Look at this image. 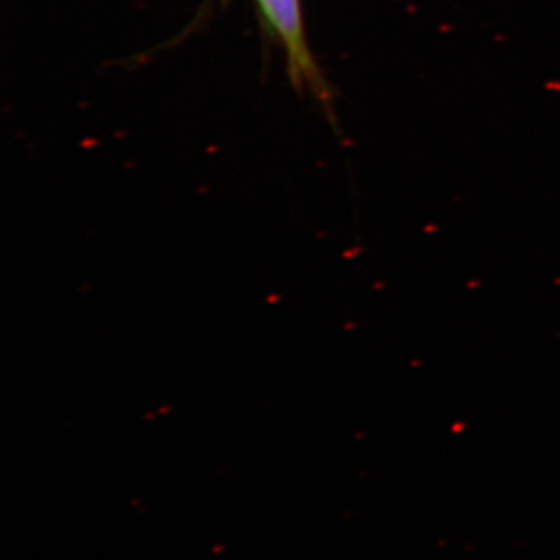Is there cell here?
<instances>
[{
  "instance_id": "1",
  "label": "cell",
  "mask_w": 560,
  "mask_h": 560,
  "mask_svg": "<svg viewBox=\"0 0 560 560\" xmlns=\"http://www.w3.org/2000/svg\"><path fill=\"white\" fill-rule=\"evenodd\" d=\"M265 24L282 44L294 88L308 90L331 114V91L313 58L305 36L301 0H256Z\"/></svg>"
}]
</instances>
